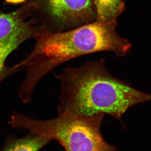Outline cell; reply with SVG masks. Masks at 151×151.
Listing matches in <instances>:
<instances>
[{"label":"cell","mask_w":151,"mask_h":151,"mask_svg":"<svg viewBox=\"0 0 151 151\" xmlns=\"http://www.w3.org/2000/svg\"><path fill=\"white\" fill-rule=\"evenodd\" d=\"M117 23H88L75 29L57 33L43 34L29 55L16 65L26 72L18 94L22 101L31 100L39 80L60 65L81 56L101 51L113 52L118 57L128 53L132 44L118 35Z\"/></svg>","instance_id":"2"},{"label":"cell","mask_w":151,"mask_h":151,"mask_svg":"<svg viewBox=\"0 0 151 151\" xmlns=\"http://www.w3.org/2000/svg\"><path fill=\"white\" fill-rule=\"evenodd\" d=\"M7 3L11 4H19V3H24L26 0H5Z\"/></svg>","instance_id":"8"},{"label":"cell","mask_w":151,"mask_h":151,"mask_svg":"<svg viewBox=\"0 0 151 151\" xmlns=\"http://www.w3.org/2000/svg\"><path fill=\"white\" fill-rule=\"evenodd\" d=\"M29 3L44 34L65 32L96 21L93 0H32Z\"/></svg>","instance_id":"4"},{"label":"cell","mask_w":151,"mask_h":151,"mask_svg":"<svg viewBox=\"0 0 151 151\" xmlns=\"http://www.w3.org/2000/svg\"><path fill=\"white\" fill-rule=\"evenodd\" d=\"M50 141L44 137L30 133L24 137L7 140L1 151H39Z\"/></svg>","instance_id":"7"},{"label":"cell","mask_w":151,"mask_h":151,"mask_svg":"<svg viewBox=\"0 0 151 151\" xmlns=\"http://www.w3.org/2000/svg\"><path fill=\"white\" fill-rule=\"evenodd\" d=\"M96 9V21L102 23H117L124 12V0H93Z\"/></svg>","instance_id":"6"},{"label":"cell","mask_w":151,"mask_h":151,"mask_svg":"<svg viewBox=\"0 0 151 151\" xmlns=\"http://www.w3.org/2000/svg\"><path fill=\"white\" fill-rule=\"evenodd\" d=\"M104 116L99 113L76 117L59 116L52 119L40 120L15 111L9 124L50 141H58L65 151H118L103 137L101 124Z\"/></svg>","instance_id":"3"},{"label":"cell","mask_w":151,"mask_h":151,"mask_svg":"<svg viewBox=\"0 0 151 151\" xmlns=\"http://www.w3.org/2000/svg\"><path fill=\"white\" fill-rule=\"evenodd\" d=\"M43 33L27 3L14 12H0V83L18 72L15 66H6L8 56L24 42L29 39H37Z\"/></svg>","instance_id":"5"},{"label":"cell","mask_w":151,"mask_h":151,"mask_svg":"<svg viewBox=\"0 0 151 151\" xmlns=\"http://www.w3.org/2000/svg\"><path fill=\"white\" fill-rule=\"evenodd\" d=\"M104 59L66 68L55 75L61 86L59 116L76 117L99 113L121 122L130 108L151 101V94L111 75Z\"/></svg>","instance_id":"1"}]
</instances>
